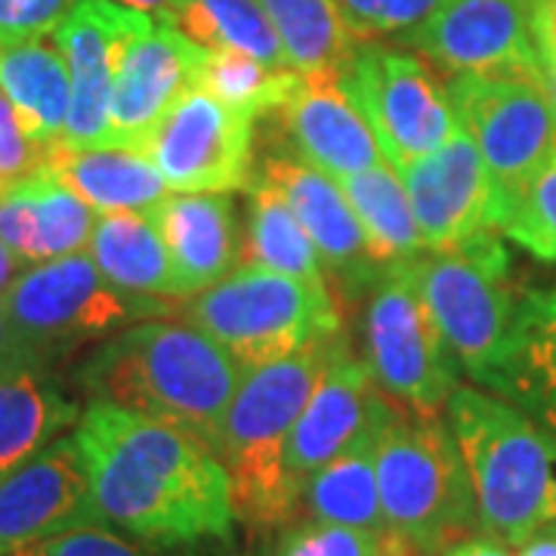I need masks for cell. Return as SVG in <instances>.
Returning <instances> with one entry per match:
<instances>
[{
  "label": "cell",
  "instance_id": "6da1fadb",
  "mask_svg": "<svg viewBox=\"0 0 556 556\" xmlns=\"http://www.w3.org/2000/svg\"><path fill=\"white\" fill-rule=\"evenodd\" d=\"M72 437L105 526L159 547L232 541V482L201 439L112 402H87Z\"/></svg>",
  "mask_w": 556,
  "mask_h": 556
},
{
  "label": "cell",
  "instance_id": "7a4b0ae2",
  "mask_svg": "<svg viewBox=\"0 0 556 556\" xmlns=\"http://www.w3.org/2000/svg\"><path fill=\"white\" fill-rule=\"evenodd\" d=\"M241 375L239 362L199 328L146 318L97 343L75 368V387L90 402L159 417L217 448Z\"/></svg>",
  "mask_w": 556,
  "mask_h": 556
},
{
  "label": "cell",
  "instance_id": "3957f363",
  "mask_svg": "<svg viewBox=\"0 0 556 556\" xmlns=\"http://www.w3.org/2000/svg\"><path fill=\"white\" fill-rule=\"evenodd\" d=\"M346 331L321 334L291 356L248 368L217 433V457L232 482L236 517L254 538L281 532L300 514L285 473V448L321 375L346 346Z\"/></svg>",
  "mask_w": 556,
  "mask_h": 556
},
{
  "label": "cell",
  "instance_id": "277c9868",
  "mask_svg": "<svg viewBox=\"0 0 556 556\" xmlns=\"http://www.w3.org/2000/svg\"><path fill=\"white\" fill-rule=\"evenodd\" d=\"M378 489L387 529L420 556H442L479 532L473 482L442 408L378 390Z\"/></svg>",
  "mask_w": 556,
  "mask_h": 556
},
{
  "label": "cell",
  "instance_id": "5b68a950",
  "mask_svg": "<svg viewBox=\"0 0 556 556\" xmlns=\"http://www.w3.org/2000/svg\"><path fill=\"white\" fill-rule=\"evenodd\" d=\"M445 417L473 482L479 532L510 547L556 522V437L514 402L455 387Z\"/></svg>",
  "mask_w": 556,
  "mask_h": 556
},
{
  "label": "cell",
  "instance_id": "8992f818",
  "mask_svg": "<svg viewBox=\"0 0 556 556\" xmlns=\"http://www.w3.org/2000/svg\"><path fill=\"white\" fill-rule=\"evenodd\" d=\"M0 300L10 325V365L40 368H56L84 346L102 343L149 316L177 313L174 303L112 285L84 251L25 266Z\"/></svg>",
  "mask_w": 556,
  "mask_h": 556
},
{
  "label": "cell",
  "instance_id": "52a82bcc",
  "mask_svg": "<svg viewBox=\"0 0 556 556\" xmlns=\"http://www.w3.org/2000/svg\"><path fill=\"white\" fill-rule=\"evenodd\" d=\"M177 318L217 340L244 371L343 328L331 288H313L260 266H244L182 300Z\"/></svg>",
  "mask_w": 556,
  "mask_h": 556
},
{
  "label": "cell",
  "instance_id": "ba28073f",
  "mask_svg": "<svg viewBox=\"0 0 556 556\" xmlns=\"http://www.w3.org/2000/svg\"><path fill=\"white\" fill-rule=\"evenodd\" d=\"M415 269L457 368L492 390L510 350L522 300L510 276V254L501 241V229L455 251L420 254Z\"/></svg>",
  "mask_w": 556,
  "mask_h": 556
},
{
  "label": "cell",
  "instance_id": "9c48e42d",
  "mask_svg": "<svg viewBox=\"0 0 556 556\" xmlns=\"http://www.w3.org/2000/svg\"><path fill=\"white\" fill-rule=\"evenodd\" d=\"M365 365L380 393L402 405L445 408L457 387V362L430 313L415 260L380 266L365 294Z\"/></svg>",
  "mask_w": 556,
  "mask_h": 556
},
{
  "label": "cell",
  "instance_id": "30bf717a",
  "mask_svg": "<svg viewBox=\"0 0 556 556\" xmlns=\"http://www.w3.org/2000/svg\"><path fill=\"white\" fill-rule=\"evenodd\" d=\"M464 134L477 142L497 211L517 195L556 142V102L538 72H457L445 84Z\"/></svg>",
  "mask_w": 556,
  "mask_h": 556
},
{
  "label": "cell",
  "instance_id": "8fae6325",
  "mask_svg": "<svg viewBox=\"0 0 556 556\" xmlns=\"http://www.w3.org/2000/svg\"><path fill=\"white\" fill-rule=\"evenodd\" d=\"M350 97L368 118L383 161L405 170L460 130L437 72L415 53L387 43H356L343 68Z\"/></svg>",
  "mask_w": 556,
  "mask_h": 556
},
{
  "label": "cell",
  "instance_id": "7c38bea8",
  "mask_svg": "<svg viewBox=\"0 0 556 556\" xmlns=\"http://www.w3.org/2000/svg\"><path fill=\"white\" fill-rule=\"evenodd\" d=\"M257 121L226 109L204 90H189L159 121L146 152L170 192H236L251 182Z\"/></svg>",
  "mask_w": 556,
  "mask_h": 556
},
{
  "label": "cell",
  "instance_id": "4fadbf2b",
  "mask_svg": "<svg viewBox=\"0 0 556 556\" xmlns=\"http://www.w3.org/2000/svg\"><path fill=\"white\" fill-rule=\"evenodd\" d=\"M254 161V174L273 182L298 214L300 226L316 244L325 276L334 281L340 298L356 300L368 294L380 266L368 254L362 223L338 179L294 155L281 139H273V146L266 142Z\"/></svg>",
  "mask_w": 556,
  "mask_h": 556
},
{
  "label": "cell",
  "instance_id": "5bb4252c",
  "mask_svg": "<svg viewBox=\"0 0 556 556\" xmlns=\"http://www.w3.org/2000/svg\"><path fill=\"white\" fill-rule=\"evenodd\" d=\"M155 16L115 0H75L60 28L50 35L72 75V112L60 146L102 149L109 134L112 87L130 40Z\"/></svg>",
  "mask_w": 556,
  "mask_h": 556
},
{
  "label": "cell",
  "instance_id": "9a60e30c",
  "mask_svg": "<svg viewBox=\"0 0 556 556\" xmlns=\"http://www.w3.org/2000/svg\"><path fill=\"white\" fill-rule=\"evenodd\" d=\"M204 53L207 47L186 38L170 20L149 22L130 40L118 65L105 146L139 152L159 121L199 87Z\"/></svg>",
  "mask_w": 556,
  "mask_h": 556
},
{
  "label": "cell",
  "instance_id": "2e32d148",
  "mask_svg": "<svg viewBox=\"0 0 556 556\" xmlns=\"http://www.w3.org/2000/svg\"><path fill=\"white\" fill-rule=\"evenodd\" d=\"M445 72H538L532 0H442L402 35Z\"/></svg>",
  "mask_w": 556,
  "mask_h": 556
},
{
  "label": "cell",
  "instance_id": "e0dca14e",
  "mask_svg": "<svg viewBox=\"0 0 556 556\" xmlns=\"http://www.w3.org/2000/svg\"><path fill=\"white\" fill-rule=\"evenodd\" d=\"M402 174L424 251H455L497 229L495 189L477 142L464 127Z\"/></svg>",
  "mask_w": 556,
  "mask_h": 556
},
{
  "label": "cell",
  "instance_id": "ac0fdd59",
  "mask_svg": "<svg viewBox=\"0 0 556 556\" xmlns=\"http://www.w3.org/2000/svg\"><path fill=\"white\" fill-rule=\"evenodd\" d=\"M93 522H102V517L90 495L75 437L56 439L0 479V556Z\"/></svg>",
  "mask_w": 556,
  "mask_h": 556
},
{
  "label": "cell",
  "instance_id": "d6986e66",
  "mask_svg": "<svg viewBox=\"0 0 556 556\" xmlns=\"http://www.w3.org/2000/svg\"><path fill=\"white\" fill-rule=\"evenodd\" d=\"M269 115L276 118V139L328 177L343 179L383 159L371 124L343 84V72L300 75L294 93Z\"/></svg>",
  "mask_w": 556,
  "mask_h": 556
},
{
  "label": "cell",
  "instance_id": "ffe728a7",
  "mask_svg": "<svg viewBox=\"0 0 556 556\" xmlns=\"http://www.w3.org/2000/svg\"><path fill=\"white\" fill-rule=\"evenodd\" d=\"M375 396L378 383L368 375V365L358 362L346 343L321 375L288 437L285 473L298 495H303L306 479L343 455L368 430Z\"/></svg>",
  "mask_w": 556,
  "mask_h": 556
},
{
  "label": "cell",
  "instance_id": "44dd1931",
  "mask_svg": "<svg viewBox=\"0 0 556 556\" xmlns=\"http://www.w3.org/2000/svg\"><path fill=\"white\" fill-rule=\"evenodd\" d=\"M97 219L47 164L0 192V241L25 266L87 251Z\"/></svg>",
  "mask_w": 556,
  "mask_h": 556
},
{
  "label": "cell",
  "instance_id": "7402d4cb",
  "mask_svg": "<svg viewBox=\"0 0 556 556\" xmlns=\"http://www.w3.org/2000/svg\"><path fill=\"white\" fill-rule=\"evenodd\" d=\"M182 281L192 294L226 278L241 257L236 201L229 192L167 195L152 214Z\"/></svg>",
  "mask_w": 556,
  "mask_h": 556
},
{
  "label": "cell",
  "instance_id": "603a6c76",
  "mask_svg": "<svg viewBox=\"0 0 556 556\" xmlns=\"http://www.w3.org/2000/svg\"><path fill=\"white\" fill-rule=\"evenodd\" d=\"M80 415V402L53 368L10 365L0 375V479L78 427Z\"/></svg>",
  "mask_w": 556,
  "mask_h": 556
},
{
  "label": "cell",
  "instance_id": "cb8c5ba5",
  "mask_svg": "<svg viewBox=\"0 0 556 556\" xmlns=\"http://www.w3.org/2000/svg\"><path fill=\"white\" fill-rule=\"evenodd\" d=\"M47 167L97 214H152L167 201L170 186L146 152L137 149H68L56 146Z\"/></svg>",
  "mask_w": 556,
  "mask_h": 556
},
{
  "label": "cell",
  "instance_id": "d4e9b609",
  "mask_svg": "<svg viewBox=\"0 0 556 556\" xmlns=\"http://www.w3.org/2000/svg\"><path fill=\"white\" fill-rule=\"evenodd\" d=\"M492 393L556 437V288L522 291L514 340Z\"/></svg>",
  "mask_w": 556,
  "mask_h": 556
},
{
  "label": "cell",
  "instance_id": "484cf974",
  "mask_svg": "<svg viewBox=\"0 0 556 556\" xmlns=\"http://www.w3.org/2000/svg\"><path fill=\"white\" fill-rule=\"evenodd\" d=\"M0 93L38 146H60L72 112V75L56 40L31 38L0 47Z\"/></svg>",
  "mask_w": 556,
  "mask_h": 556
},
{
  "label": "cell",
  "instance_id": "4316f807",
  "mask_svg": "<svg viewBox=\"0 0 556 556\" xmlns=\"http://www.w3.org/2000/svg\"><path fill=\"white\" fill-rule=\"evenodd\" d=\"M87 254L100 266L102 276L130 294L164 303L192 298L159 226L146 214H100Z\"/></svg>",
  "mask_w": 556,
  "mask_h": 556
},
{
  "label": "cell",
  "instance_id": "83f0119b",
  "mask_svg": "<svg viewBox=\"0 0 556 556\" xmlns=\"http://www.w3.org/2000/svg\"><path fill=\"white\" fill-rule=\"evenodd\" d=\"M303 517L368 532H387L378 489V396L371 424L362 437L306 479L300 495Z\"/></svg>",
  "mask_w": 556,
  "mask_h": 556
},
{
  "label": "cell",
  "instance_id": "f1b7e54d",
  "mask_svg": "<svg viewBox=\"0 0 556 556\" xmlns=\"http://www.w3.org/2000/svg\"><path fill=\"white\" fill-rule=\"evenodd\" d=\"M248 236L241 244L244 266L273 269L288 278H300L313 288H331L321 269L316 244L300 226L298 214L273 182L251 174L248 182Z\"/></svg>",
  "mask_w": 556,
  "mask_h": 556
},
{
  "label": "cell",
  "instance_id": "f546056e",
  "mask_svg": "<svg viewBox=\"0 0 556 556\" xmlns=\"http://www.w3.org/2000/svg\"><path fill=\"white\" fill-rule=\"evenodd\" d=\"M338 182L356 211L368 254L378 266L415 260L424 254L415 211L405 192V182L396 177V167L378 161L375 167L350 174Z\"/></svg>",
  "mask_w": 556,
  "mask_h": 556
},
{
  "label": "cell",
  "instance_id": "4dcf8cb0",
  "mask_svg": "<svg viewBox=\"0 0 556 556\" xmlns=\"http://www.w3.org/2000/svg\"><path fill=\"white\" fill-rule=\"evenodd\" d=\"M276 25L285 56L300 75L343 72L356 50V31L340 0H260Z\"/></svg>",
  "mask_w": 556,
  "mask_h": 556
},
{
  "label": "cell",
  "instance_id": "1f68e13d",
  "mask_svg": "<svg viewBox=\"0 0 556 556\" xmlns=\"http://www.w3.org/2000/svg\"><path fill=\"white\" fill-rule=\"evenodd\" d=\"M170 22L207 50H236L263 65L291 68L260 0H186Z\"/></svg>",
  "mask_w": 556,
  "mask_h": 556
},
{
  "label": "cell",
  "instance_id": "d6a6232c",
  "mask_svg": "<svg viewBox=\"0 0 556 556\" xmlns=\"http://www.w3.org/2000/svg\"><path fill=\"white\" fill-rule=\"evenodd\" d=\"M298 84L294 68H273L236 50H207L199 72V90L254 121L276 112Z\"/></svg>",
  "mask_w": 556,
  "mask_h": 556
},
{
  "label": "cell",
  "instance_id": "836d02e7",
  "mask_svg": "<svg viewBox=\"0 0 556 556\" xmlns=\"http://www.w3.org/2000/svg\"><path fill=\"white\" fill-rule=\"evenodd\" d=\"M497 229L538 260L556 263V142L526 186L497 211Z\"/></svg>",
  "mask_w": 556,
  "mask_h": 556
},
{
  "label": "cell",
  "instance_id": "e575fe53",
  "mask_svg": "<svg viewBox=\"0 0 556 556\" xmlns=\"http://www.w3.org/2000/svg\"><path fill=\"white\" fill-rule=\"evenodd\" d=\"M276 556H420L402 538L368 532L353 526H334L318 519H294L276 538Z\"/></svg>",
  "mask_w": 556,
  "mask_h": 556
},
{
  "label": "cell",
  "instance_id": "d590c367",
  "mask_svg": "<svg viewBox=\"0 0 556 556\" xmlns=\"http://www.w3.org/2000/svg\"><path fill=\"white\" fill-rule=\"evenodd\" d=\"M10 556H159L149 551L142 541L112 532V526L93 522V526H78L60 535L40 538L28 547H20Z\"/></svg>",
  "mask_w": 556,
  "mask_h": 556
},
{
  "label": "cell",
  "instance_id": "8d00e7d4",
  "mask_svg": "<svg viewBox=\"0 0 556 556\" xmlns=\"http://www.w3.org/2000/svg\"><path fill=\"white\" fill-rule=\"evenodd\" d=\"M356 38L408 35L437 10L442 0H340Z\"/></svg>",
  "mask_w": 556,
  "mask_h": 556
},
{
  "label": "cell",
  "instance_id": "74e56055",
  "mask_svg": "<svg viewBox=\"0 0 556 556\" xmlns=\"http://www.w3.org/2000/svg\"><path fill=\"white\" fill-rule=\"evenodd\" d=\"M47 155L50 149L38 146L25 134V127L16 118V109L0 93V192L40 170L47 164Z\"/></svg>",
  "mask_w": 556,
  "mask_h": 556
},
{
  "label": "cell",
  "instance_id": "f35d334b",
  "mask_svg": "<svg viewBox=\"0 0 556 556\" xmlns=\"http://www.w3.org/2000/svg\"><path fill=\"white\" fill-rule=\"evenodd\" d=\"M75 0H0V47L50 38Z\"/></svg>",
  "mask_w": 556,
  "mask_h": 556
},
{
  "label": "cell",
  "instance_id": "ab89813d",
  "mask_svg": "<svg viewBox=\"0 0 556 556\" xmlns=\"http://www.w3.org/2000/svg\"><path fill=\"white\" fill-rule=\"evenodd\" d=\"M532 31H535L538 65L556 62V0H532Z\"/></svg>",
  "mask_w": 556,
  "mask_h": 556
},
{
  "label": "cell",
  "instance_id": "60d3db41",
  "mask_svg": "<svg viewBox=\"0 0 556 556\" xmlns=\"http://www.w3.org/2000/svg\"><path fill=\"white\" fill-rule=\"evenodd\" d=\"M442 556H519V554H514V547H510V544H504V541H497V538L477 532V535L464 538V541L452 544V547H448Z\"/></svg>",
  "mask_w": 556,
  "mask_h": 556
},
{
  "label": "cell",
  "instance_id": "b9f144b4",
  "mask_svg": "<svg viewBox=\"0 0 556 556\" xmlns=\"http://www.w3.org/2000/svg\"><path fill=\"white\" fill-rule=\"evenodd\" d=\"M519 556H556V522L541 526L529 541H522Z\"/></svg>",
  "mask_w": 556,
  "mask_h": 556
},
{
  "label": "cell",
  "instance_id": "7bdbcfd3",
  "mask_svg": "<svg viewBox=\"0 0 556 556\" xmlns=\"http://www.w3.org/2000/svg\"><path fill=\"white\" fill-rule=\"evenodd\" d=\"M121 7H130V10H139L146 16H159V20H174L179 7L186 0H115Z\"/></svg>",
  "mask_w": 556,
  "mask_h": 556
},
{
  "label": "cell",
  "instance_id": "ee69618b",
  "mask_svg": "<svg viewBox=\"0 0 556 556\" xmlns=\"http://www.w3.org/2000/svg\"><path fill=\"white\" fill-rule=\"evenodd\" d=\"M22 269H25V263L0 241V298L7 294V288L16 281V276H20Z\"/></svg>",
  "mask_w": 556,
  "mask_h": 556
},
{
  "label": "cell",
  "instance_id": "f6af8a7d",
  "mask_svg": "<svg viewBox=\"0 0 556 556\" xmlns=\"http://www.w3.org/2000/svg\"><path fill=\"white\" fill-rule=\"evenodd\" d=\"M7 365H10V325H7V309L0 300V375L7 371Z\"/></svg>",
  "mask_w": 556,
  "mask_h": 556
},
{
  "label": "cell",
  "instance_id": "bcb514c9",
  "mask_svg": "<svg viewBox=\"0 0 556 556\" xmlns=\"http://www.w3.org/2000/svg\"><path fill=\"white\" fill-rule=\"evenodd\" d=\"M538 78L544 84V90L551 93V100L556 102V62H541L538 65Z\"/></svg>",
  "mask_w": 556,
  "mask_h": 556
},
{
  "label": "cell",
  "instance_id": "7dc6e473",
  "mask_svg": "<svg viewBox=\"0 0 556 556\" xmlns=\"http://www.w3.org/2000/svg\"><path fill=\"white\" fill-rule=\"evenodd\" d=\"M223 556H276V547H269L266 541H254L251 547L244 551H236V554H223Z\"/></svg>",
  "mask_w": 556,
  "mask_h": 556
}]
</instances>
